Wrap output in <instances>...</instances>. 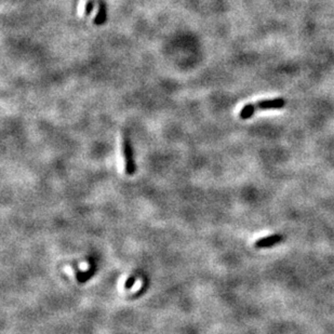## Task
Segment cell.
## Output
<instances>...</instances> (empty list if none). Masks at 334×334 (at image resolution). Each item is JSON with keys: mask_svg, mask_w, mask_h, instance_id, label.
<instances>
[{"mask_svg": "<svg viewBox=\"0 0 334 334\" xmlns=\"http://www.w3.org/2000/svg\"><path fill=\"white\" fill-rule=\"evenodd\" d=\"M284 105H286V101L283 98H273V100L259 101L255 104H247L246 106L241 108L239 117L241 119L246 120L254 115L256 109H280Z\"/></svg>", "mask_w": 334, "mask_h": 334, "instance_id": "6da1fadb", "label": "cell"}, {"mask_svg": "<svg viewBox=\"0 0 334 334\" xmlns=\"http://www.w3.org/2000/svg\"><path fill=\"white\" fill-rule=\"evenodd\" d=\"M122 152L123 157H125V172L127 175H133L137 171V166L134 163L133 150L131 145V141L128 137L123 138L122 141Z\"/></svg>", "mask_w": 334, "mask_h": 334, "instance_id": "7a4b0ae2", "label": "cell"}, {"mask_svg": "<svg viewBox=\"0 0 334 334\" xmlns=\"http://www.w3.org/2000/svg\"><path fill=\"white\" fill-rule=\"evenodd\" d=\"M282 240V236L281 235H271V236H267V237H264L256 240L255 243V248L258 249H265V248H270V247H274L276 245H278L279 243H281Z\"/></svg>", "mask_w": 334, "mask_h": 334, "instance_id": "3957f363", "label": "cell"}, {"mask_svg": "<svg viewBox=\"0 0 334 334\" xmlns=\"http://www.w3.org/2000/svg\"><path fill=\"white\" fill-rule=\"evenodd\" d=\"M96 267L95 265H91L89 269L86 270H77L76 271V279L79 283H84L89 281L92 277L95 275Z\"/></svg>", "mask_w": 334, "mask_h": 334, "instance_id": "277c9868", "label": "cell"}, {"mask_svg": "<svg viewBox=\"0 0 334 334\" xmlns=\"http://www.w3.org/2000/svg\"><path fill=\"white\" fill-rule=\"evenodd\" d=\"M98 3H100V8H98L97 16L94 18V23L96 25H102L106 21V7H105V3L102 0H100Z\"/></svg>", "mask_w": 334, "mask_h": 334, "instance_id": "5b68a950", "label": "cell"}, {"mask_svg": "<svg viewBox=\"0 0 334 334\" xmlns=\"http://www.w3.org/2000/svg\"><path fill=\"white\" fill-rule=\"evenodd\" d=\"M137 279H138V276L135 275V274H133L132 276L128 277V279H127L126 282H125V289H126V290L131 289V288L134 286V283L137 282Z\"/></svg>", "mask_w": 334, "mask_h": 334, "instance_id": "8992f818", "label": "cell"}, {"mask_svg": "<svg viewBox=\"0 0 334 334\" xmlns=\"http://www.w3.org/2000/svg\"><path fill=\"white\" fill-rule=\"evenodd\" d=\"M93 4H94V0H90V1H88V3H86V7H85V14H89L92 8H93Z\"/></svg>", "mask_w": 334, "mask_h": 334, "instance_id": "52a82bcc", "label": "cell"}]
</instances>
